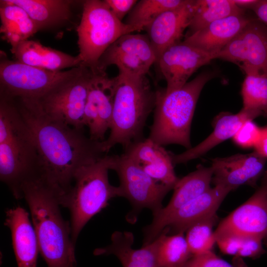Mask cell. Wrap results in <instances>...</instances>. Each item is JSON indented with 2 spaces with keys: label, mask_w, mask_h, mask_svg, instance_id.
I'll return each mask as SVG.
<instances>
[{
  "label": "cell",
  "mask_w": 267,
  "mask_h": 267,
  "mask_svg": "<svg viewBox=\"0 0 267 267\" xmlns=\"http://www.w3.org/2000/svg\"><path fill=\"white\" fill-rule=\"evenodd\" d=\"M27 125L39 159L38 177L59 199L71 188L77 172L107 155L103 142L45 115L36 99L15 98Z\"/></svg>",
  "instance_id": "1"
},
{
  "label": "cell",
  "mask_w": 267,
  "mask_h": 267,
  "mask_svg": "<svg viewBox=\"0 0 267 267\" xmlns=\"http://www.w3.org/2000/svg\"><path fill=\"white\" fill-rule=\"evenodd\" d=\"M22 193L30 209L39 252L47 267H77L70 222L62 216L59 196L39 177L26 181Z\"/></svg>",
  "instance_id": "2"
},
{
  "label": "cell",
  "mask_w": 267,
  "mask_h": 267,
  "mask_svg": "<svg viewBox=\"0 0 267 267\" xmlns=\"http://www.w3.org/2000/svg\"><path fill=\"white\" fill-rule=\"evenodd\" d=\"M213 76L214 73L205 72L176 90H156L148 138L163 146L174 144L191 148L190 128L196 103L203 87Z\"/></svg>",
  "instance_id": "3"
},
{
  "label": "cell",
  "mask_w": 267,
  "mask_h": 267,
  "mask_svg": "<svg viewBox=\"0 0 267 267\" xmlns=\"http://www.w3.org/2000/svg\"><path fill=\"white\" fill-rule=\"evenodd\" d=\"M117 76L110 133L102 141L106 153L117 144L125 148L143 138V129L156 99V91L146 76Z\"/></svg>",
  "instance_id": "4"
},
{
  "label": "cell",
  "mask_w": 267,
  "mask_h": 267,
  "mask_svg": "<svg viewBox=\"0 0 267 267\" xmlns=\"http://www.w3.org/2000/svg\"><path fill=\"white\" fill-rule=\"evenodd\" d=\"M111 155L81 168L76 174L72 186L60 199L61 207L69 209L71 238L75 245L87 222L108 205L112 198L120 197L118 186L109 181Z\"/></svg>",
  "instance_id": "5"
},
{
  "label": "cell",
  "mask_w": 267,
  "mask_h": 267,
  "mask_svg": "<svg viewBox=\"0 0 267 267\" xmlns=\"http://www.w3.org/2000/svg\"><path fill=\"white\" fill-rule=\"evenodd\" d=\"M142 30L119 20L104 0H86L77 28L80 66L97 69L102 54L118 38Z\"/></svg>",
  "instance_id": "6"
},
{
  "label": "cell",
  "mask_w": 267,
  "mask_h": 267,
  "mask_svg": "<svg viewBox=\"0 0 267 267\" xmlns=\"http://www.w3.org/2000/svg\"><path fill=\"white\" fill-rule=\"evenodd\" d=\"M0 96L39 99L48 91L78 74L82 66L52 71L9 60L0 51Z\"/></svg>",
  "instance_id": "7"
},
{
  "label": "cell",
  "mask_w": 267,
  "mask_h": 267,
  "mask_svg": "<svg viewBox=\"0 0 267 267\" xmlns=\"http://www.w3.org/2000/svg\"><path fill=\"white\" fill-rule=\"evenodd\" d=\"M111 170L119 178L120 197L126 198L132 205L127 219L132 223L143 209L150 210L153 215L158 213L163 208L164 198L173 189L155 181L124 153L111 155Z\"/></svg>",
  "instance_id": "8"
},
{
  "label": "cell",
  "mask_w": 267,
  "mask_h": 267,
  "mask_svg": "<svg viewBox=\"0 0 267 267\" xmlns=\"http://www.w3.org/2000/svg\"><path fill=\"white\" fill-rule=\"evenodd\" d=\"M80 72L36 99L50 118L70 127L84 129L90 69L82 66Z\"/></svg>",
  "instance_id": "9"
},
{
  "label": "cell",
  "mask_w": 267,
  "mask_h": 267,
  "mask_svg": "<svg viewBox=\"0 0 267 267\" xmlns=\"http://www.w3.org/2000/svg\"><path fill=\"white\" fill-rule=\"evenodd\" d=\"M238 65L247 75H267V26L252 19L217 55Z\"/></svg>",
  "instance_id": "10"
},
{
  "label": "cell",
  "mask_w": 267,
  "mask_h": 267,
  "mask_svg": "<svg viewBox=\"0 0 267 267\" xmlns=\"http://www.w3.org/2000/svg\"><path fill=\"white\" fill-rule=\"evenodd\" d=\"M156 62V56L147 34L129 33L114 42L100 57L97 69L106 71L116 66L119 74L135 77L146 76Z\"/></svg>",
  "instance_id": "11"
},
{
  "label": "cell",
  "mask_w": 267,
  "mask_h": 267,
  "mask_svg": "<svg viewBox=\"0 0 267 267\" xmlns=\"http://www.w3.org/2000/svg\"><path fill=\"white\" fill-rule=\"evenodd\" d=\"M117 81V76L110 78L105 71L90 69L84 121L93 140L104 141L110 129Z\"/></svg>",
  "instance_id": "12"
},
{
  "label": "cell",
  "mask_w": 267,
  "mask_h": 267,
  "mask_svg": "<svg viewBox=\"0 0 267 267\" xmlns=\"http://www.w3.org/2000/svg\"><path fill=\"white\" fill-rule=\"evenodd\" d=\"M39 159L30 137L0 143V178L14 198H23V184L38 177Z\"/></svg>",
  "instance_id": "13"
},
{
  "label": "cell",
  "mask_w": 267,
  "mask_h": 267,
  "mask_svg": "<svg viewBox=\"0 0 267 267\" xmlns=\"http://www.w3.org/2000/svg\"><path fill=\"white\" fill-rule=\"evenodd\" d=\"M216 238L231 235L241 238L258 237L267 240V178L245 203L219 224L214 231Z\"/></svg>",
  "instance_id": "14"
},
{
  "label": "cell",
  "mask_w": 267,
  "mask_h": 267,
  "mask_svg": "<svg viewBox=\"0 0 267 267\" xmlns=\"http://www.w3.org/2000/svg\"><path fill=\"white\" fill-rule=\"evenodd\" d=\"M213 172L212 167L199 165L194 171L179 178L173 196L165 207L153 215L151 222L143 229V245L155 240L163 230L169 218L184 205L209 189Z\"/></svg>",
  "instance_id": "15"
},
{
  "label": "cell",
  "mask_w": 267,
  "mask_h": 267,
  "mask_svg": "<svg viewBox=\"0 0 267 267\" xmlns=\"http://www.w3.org/2000/svg\"><path fill=\"white\" fill-rule=\"evenodd\" d=\"M215 58L214 54L183 41L170 46L156 63L167 83L165 91L170 92L181 88L198 68Z\"/></svg>",
  "instance_id": "16"
},
{
  "label": "cell",
  "mask_w": 267,
  "mask_h": 267,
  "mask_svg": "<svg viewBox=\"0 0 267 267\" xmlns=\"http://www.w3.org/2000/svg\"><path fill=\"white\" fill-rule=\"evenodd\" d=\"M267 159L255 151L213 159L212 181L215 186L222 185L231 191L242 185L254 186L264 171Z\"/></svg>",
  "instance_id": "17"
},
{
  "label": "cell",
  "mask_w": 267,
  "mask_h": 267,
  "mask_svg": "<svg viewBox=\"0 0 267 267\" xmlns=\"http://www.w3.org/2000/svg\"><path fill=\"white\" fill-rule=\"evenodd\" d=\"M131 159L155 181L174 188L179 180L174 170L171 152L149 138H143L124 148Z\"/></svg>",
  "instance_id": "18"
},
{
  "label": "cell",
  "mask_w": 267,
  "mask_h": 267,
  "mask_svg": "<svg viewBox=\"0 0 267 267\" xmlns=\"http://www.w3.org/2000/svg\"><path fill=\"white\" fill-rule=\"evenodd\" d=\"M196 0H187L177 8L166 11L145 28L156 56V62L170 46L180 42L184 30L188 28Z\"/></svg>",
  "instance_id": "19"
},
{
  "label": "cell",
  "mask_w": 267,
  "mask_h": 267,
  "mask_svg": "<svg viewBox=\"0 0 267 267\" xmlns=\"http://www.w3.org/2000/svg\"><path fill=\"white\" fill-rule=\"evenodd\" d=\"M231 191L222 185L210 188L173 213L167 221L162 231L169 234L184 233L195 222L216 215L222 202Z\"/></svg>",
  "instance_id": "20"
},
{
  "label": "cell",
  "mask_w": 267,
  "mask_h": 267,
  "mask_svg": "<svg viewBox=\"0 0 267 267\" xmlns=\"http://www.w3.org/2000/svg\"><path fill=\"white\" fill-rule=\"evenodd\" d=\"M4 224L10 230L18 267H37L39 248L28 212L17 206L7 210Z\"/></svg>",
  "instance_id": "21"
},
{
  "label": "cell",
  "mask_w": 267,
  "mask_h": 267,
  "mask_svg": "<svg viewBox=\"0 0 267 267\" xmlns=\"http://www.w3.org/2000/svg\"><path fill=\"white\" fill-rule=\"evenodd\" d=\"M258 117L259 115L255 112L243 108L236 114H220L214 122L213 132L205 140L182 153L175 154L171 152L174 166L186 163L204 155L221 142L232 138L246 121Z\"/></svg>",
  "instance_id": "22"
},
{
  "label": "cell",
  "mask_w": 267,
  "mask_h": 267,
  "mask_svg": "<svg viewBox=\"0 0 267 267\" xmlns=\"http://www.w3.org/2000/svg\"><path fill=\"white\" fill-rule=\"evenodd\" d=\"M245 14L234 15L217 20L186 36L183 42L204 51L217 54L249 23Z\"/></svg>",
  "instance_id": "23"
},
{
  "label": "cell",
  "mask_w": 267,
  "mask_h": 267,
  "mask_svg": "<svg viewBox=\"0 0 267 267\" xmlns=\"http://www.w3.org/2000/svg\"><path fill=\"white\" fill-rule=\"evenodd\" d=\"M111 243L93 251L95 256L115 255L123 267H160L157 258V241L134 249V236L130 231L114 232Z\"/></svg>",
  "instance_id": "24"
},
{
  "label": "cell",
  "mask_w": 267,
  "mask_h": 267,
  "mask_svg": "<svg viewBox=\"0 0 267 267\" xmlns=\"http://www.w3.org/2000/svg\"><path fill=\"white\" fill-rule=\"evenodd\" d=\"M10 51L17 61L52 71L78 67L81 63L78 55L73 56L33 40L24 41L11 47Z\"/></svg>",
  "instance_id": "25"
},
{
  "label": "cell",
  "mask_w": 267,
  "mask_h": 267,
  "mask_svg": "<svg viewBox=\"0 0 267 267\" xmlns=\"http://www.w3.org/2000/svg\"><path fill=\"white\" fill-rule=\"evenodd\" d=\"M0 17L1 38L11 47L28 40L39 31L26 11L9 0H0Z\"/></svg>",
  "instance_id": "26"
},
{
  "label": "cell",
  "mask_w": 267,
  "mask_h": 267,
  "mask_svg": "<svg viewBox=\"0 0 267 267\" xmlns=\"http://www.w3.org/2000/svg\"><path fill=\"white\" fill-rule=\"evenodd\" d=\"M28 14L39 30L58 26L71 17L69 0H9Z\"/></svg>",
  "instance_id": "27"
},
{
  "label": "cell",
  "mask_w": 267,
  "mask_h": 267,
  "mask_svg": "<svg viewBox=\"0 0 267 267\" xmlns=\"http://www.w3.org/2000/svg\"><path fill=\"white\" fill-rule=\"evenodd\" d=\"M239 14H244V9L237 6L233 0H196L186 36L217 20Z\"/></svg>",
  "instance_id": "28"
},
{
  "label": "cell",
  "mask_w": 267,
  "mask_h": 267,
  "mask_svg": "<svg viewBox=\"0 0 267 267\" xmlns=\"http://www.w3.org/2000/svg\"><path fill=\"white\" fill-rule=\"evenodd\" d=\"M157 241V258L160 267H181L192 256L184 233L162 231Z\"/></svg>",
  "instance_id": "29"
},
{
  "label": "cell",
  "mask_w": 267,
  "mask_h": 267,
  "mask_svg": "<svg viewBox=\"0 0 267 267\" xmlns=\"http://www.w3.org/2000/svg\"><path fill=\"white\" fill-rule=\"evenodd\" d=\"M31 136L30 131L13 100L0 96V143Z\"/></svg>",
  "instance_id": "30"
},
{
  "label": "cell",
  "mask_w": 267,
  "mask_h": 267,
  "mask_svg": "<svg viewBox=\"0 0 267 267\" xmlns=\"http://www.w3.org/2000/svg\"><path fill=\"white\" fill-rule=\"evenodd\" d=\"M187 0H140L128 14L124 22L130 25L139 26L143 30L164 12L177 8Z\"/></svg>",
  "instance_id": "31"
},
{
  "label": "cell",
  "mask_w": 267,
  "mask_h": 267,
  "mask_svg": "<svg viewBox=\"0 0 267 267\" xmlns=\"http://www.w3.org/2000/svg\"><path fill=\"white\" fill-rule=\"evenodd\" d=\"M243 108L267 116V75H247L241 89Z\"/></svg>",
  "instance_id": "32"
},
{
  "label": "cell",
  "mask_w": 267,
  "mask_h": 267,
  "mask_svg": "<svg viewBox=\"0 0 267 267\" xmlns=\"http://www.w3.org/2000/svg\"><path fill=\"white\" fill-rule=\"evenodd\" d=\"M214 215L191 225L186 231L185 239L192 256L212 251L216 243L213 226L217 221Z\"/></svg>",
  "instance_id": "33"
},
{
  "label": "cell",
  "mask_w": 267,
  "mask_h": 267,
  "mask_svg": "<svg viewBox=\"0 0 267 267\" xmlns=\"http://www.w3.org/2000/svg\"><path fill=\"white\" fill-rule=\"evenodd\" d=\"M181 267H247L240 257L230 264L217 256L213 251L192 256Z\"/></svg>",
  "instance_id": "34"
},
{
  "label": "cell",
  "mask_w": 267,
  "mask_h": 267,
  "mask_svg": "<svg viewBox=\"0 0 267 267\" xmlns=\"http://www.w3.org/2000/svg\"><path fill=\"white\" fill-rule=\"evenodd\" d=\"M253 120L246 121L233 136V141L237 146L243 148H254L257 144L261 136L262 128H260Z\"/></svg>",
  "instance_id": "35"
},
{
  "label": "cell",
  "mask_w": 267,
  "mask_h": 267,
  "mask_svg": "<svg viewBox=\"0 0 267 267\" xmlns=\"http://www.w3.org/2000/svg\"><path fill=\"white\" fill-rule=\"evenodd\" d=\"M263 239L258 237L242 238V242L239 252L235 257L256 258L265 253L263 247Z\"/></svg>",
  "instance_id": "36"
},
{
  "label": "cell",
  "mask_w": 267,
  "mask_h": 267,
  "mask_svg": "<svg viewBox=\"0 0 267 267\" xmlns=\"http://www.w3.org/2000/svg\"><path fill=\"white\" fill-rule=\"evenodd\" d=\"M242 242V238L231 235L220 236L216 238L220 250L224 254L237 256Z\"/></svg>",
  "instance_id": "37"
},
{
  "label": "cell",
  "mask_w": 267,
  "mask_h": 267,
  "mask_svg": "<svg viewBox=\"0 0 267 267\" xmlns=\"http://www.w3.org/2000/svg\"><path fill=\"white\" fill-rule=\"evenodd\" d=\"M114 15L122 21L137 2L136 0H104Z\"/></svg>",
  "instance_id": "38"
},
{
  "label": "cell",
  "mask_w": 267,
  "mask_h": 267,
  "mask_svg": "<svg viewBox=\"0 0 267 267\" xmlns=\"http://www.w3.org/2000/svg\"><path fill=\"white\" fill-rule=\"evenodd\" d=\"M251 9L257 19L267 26V0H258Z\"/></svg>",
  "instance_id": "39"
},
{
  "label": "cell",
  "mask_w": 267,
  "mask_h": 267,
  "mask_svg": "<svg viewBox=\"0 0 267 267\" xmlns=\"http://www.w3.org/2000/svg\"><path fill=\"white\" fill-rule=\"evenodd\" d=\"M254 149L255 151L267 159V127L262 128L260 139Z\"/></svg>",
  "instance_id": "40"
},
{
  "label": "cell",
  "mask_w": 267,
  "mask_h": 267,
  "mask_svg": "<svg viewBox=\"0 0 267 267\" xmlns=\"http://www.w3.org/2000/svg\"><path fill=\"white\" fill-rule=\"evenodd\" d=\"M233 1L237 6L241 8L251 9L257 3L258 0H233Z\"/></svg>",
  "instance_id": "41"
},
{
  "label": "cell",
  "mask_w": 267,
  "mask_h": 267,
  "mask_svg": "<svg viewBox=\"0 0 267 267\" xmlns=\"http://www.w3.org/2000/svg\"><path fill=\"white\" fill-rule=\"evenodd\" d=\"M265 176L266 177V178H267V172L266 173Z\"/></svg>",
  "instance_id": "42"
}]
</instances>
